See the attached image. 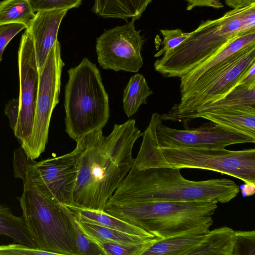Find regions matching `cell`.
Segmentation results:
<instances>
[{"instance_id": "obj_1", "label": "cell", "mask_w": 255, "mask_h": 255, "mask_svg": "<svg viewBox=\"0 0 255 255\" xmlns=\"http://www.w3.org/2000/svg\"><path fill=\"white\" fill-rule=\"evenodd\" d=\"M142 132L134 119L115 124L104 136L102 129L92 131L76 141L72 151L77 174L75 206L104 211L105 206L132 167V148Z\"/></svg>"}, {"instance_id": "obj_2", "label": "cell", "mask_w": 255, "mask_h": 255, "mask_svg": "<svg viewBox=\"0 0 255 255\" xmlns=\"http://www.w3.org/2000/svg\"><path fill=\"white\" fill-rule=\"evenodd\" d=\"M180 170L132 167L107 204L202 201L227 203L239 193V186L231 179L192 181L185 178Z\"/></svg>"}, {"instance_id": "obj_3", "label": "cell", "mask_w": 255, "mask_h": 255, "mask_svg": "<svg viewBox=\"0 0 255 255\" xmlns=\"http://www.w3.org/2000/svg\"><path fill=\"white\" fill-rule=\"evenodd\" d=\"M159 119L151 117L142 132V140L132 167L194 168L211 170L255 184V149L167 148L158 145L156 128Z\"/></svg>"}, {"instance_id": "obj_4", "label": "cell", "mask_w": 255, "mask_h": 255, "mask_svg": "<svg viewBox=\"0 0 255 255\" xmlns=\"http://www.w3.org/2000/svg\"><path fill=\"white\" fill-rule=\"evenodd\" d=\"M254 28L255 3L232 9L217 19L202 20L179 46L155 61L154 69L165 77L180 78Z\"/></svg>"}, {"instance_id": "obj_5", "label": "cell", "mask_w": 255, "mask_h": 255, "mask_svg": "<svg viewBox=\"0 0 255 255\" xmlns=\"http://www.w3.org/2000/svg\"><path fill=\"white\" fill-rule=\"evenodd\" d=\"M218 207L213 201L107 204L104 211L159 240L208 232Z\"/></svg>"}, {"instance_id": "obj_6", "label": "cell", "mask_w": 255, "mask_h": 255, "mask_svg": "<svg viewBox=\"0 0 255 255\" xmlns=\"http://www.w3.org/2000/svg\"><path fill=\"white\" fill-rule=\"evenodd\" d=\"M67 72L64 103L65 131L76 142L106 125L110 116L109 96L99 69L87 58Z\"/></svg>"}, {"instance_id": "obj_7", "label": "cell", "mask_w": 255, "mask_h": 255, "mask_svg": "<svg viewBox=\"0 0 255 255\" xmlns=\"http://www.w3.org/2000/svg\"><path fill=\"white\" fill-rule=\"evenodd\" d=\"M18 198L22 217L37 248L54 255H79L71 222L60 208L29 180Z\"/></svg>"}, {"instance_id": "obj_8", "label": "cell", "mask_w": 255, "mask_h": 255, "mask_svg": "<svg viewBox=\"0 0 255 255\" xmlns=\"http://www.w3.org/2000/svg\"><path fill=\"white\" fill-rule=\"evenodd\" d=\"M13 165L15 177L29 180L54 203L75 206L77 168L72 152L35 161L28 157L20 146L14 152Z\"/></svg>"}, {"instance_id": "obj_9", "label": "cell", "mask_w": 255, "mask_h": 255, "mask_svg": "<svg viewBox=\"0 0 255 255\" xmlns=\"http://www.w3.org/2000/svg\"><path fill=\"white\" fill-rule=\"evenodd\" d=\"M64 65L61 56V45L58 40L39 73L32 130L29 140L22 147L31 159L37 158L45 151L52 114L59 102L61 74Z\"/></svg>"}, {"instance_id": "obj_10", "label": "cell", "mask_w": 255, "mask_h": 255, "mask_svg": "<svg viewBox=\"0 0 255 255\" xmlns=\"http://www.w3.org/2000/svg\"><path fill=\"white\" fill-rule=\"evenodd\" d=\"M255 63V42L244 48L239 59L225 71L202 88L181 95L179 103L165 114L162 120L176 122L205 105L225 98L240 83L250 67Z\"/></svg>"}, {"instance_id": "obj_11", "label": "cell", "mask_w": 255, "mask_h": 255, "mask_svg": "<svg viewBox=\"0 0 255 255\" xmlns=\"http://www.w3.org/2000/svg\"><path fill=\"white\" fill-rule=\"evenodd\" d=\"M134 20L105 30L97 39V60L102 68L137 72L143 64L141 52L144 42Z\"/></svg>"}, {"instance_id": "obj_12", "label": "cell", "mask_w": 255, "mask_h": 255, "mask_svg": "<svg viewBox=\"0 0 255 255\" xmlns=\"http://www.w3.org/2000/svg\"><path fill=\"white\" fill-rule=\"evenodd\" d=\"M162 121L161 117L156 128L157 142L161 147L225 148L232 144L255 142V137L211 121L185 129L168 127Z\"/></svg>"}, {"instance_id": "obj_13", "label": "cell", "mask_w": 255, "mask_h": 255, "mask_svg": "<svg viewBox=\"0 0 255 255\" xmlns=\"http://www.w3.org/2000/svg\"><path fill=\"white\" fill-rule=\"evenodd\" d=\"M18 50L19 113L14 131L23 147L31 134L39 83V73L33 42L25 28Z\"/></svg>"}, {"instance_id": "obj_14", "label": "cell", "mask_w": 255, "mask_h": 255, "mask_svg": "<svg viewBox=\"0 0 255 255\" xmlns=\"http://www.w3.org/2000/svg\"><path fill=\"white\" fill-rule=\"evenodd\" d=\"M235 242V231L224 226L159 240L142 255H232Z\"/></svg>"}, {"instance_id": "obj_15", "label": "cell", "mask_w": 255, "mask_h": 255, "mask_svg": "<svg viewBox=\"0 0 255 255\" xmlns=\"http://www.w3.org/2000/svg\"><path fill=\"white\" fill-rule=\"evenodd\" d=\"M68 10L61 9L37 12L26 28L33 42L39 73L51 48L58 41L59 27Z\"/></svg>"}, {"instance_id": "obj_16", "label": "cell", "mask_w": 255, "mask_h": 255, "mask_svg": "<svg viewBox=\"0 0 255 255\" xmlns=\"http://www.w3.org/2000/svg\"><path fill=\"white\" fill-rule=\"evenodd\" d=\"M253 42H255V28L244 32L225 47L180 77V95L184 94L208 71Z\"/></svg>"}, {"instance_id": "obj_17", "label": "cell", "mask_w": 255, "mask_h": 255, "mask_svg": "<svg viewBox=\"0 0 255 255\" xmlns=\"http://www.w3.org/2000/svg\"><path fill=\"white\" fill-rule=\"evenodd\" d=\"M239 107L255 108V85L238 84L225 98L201 106L195 111L182 116L178 122H183L184 128H188L190 121L205 113Z\"/></svg>"}, {"instance_id": "obj_18", "label": "cell", "mask_w": 255, "mask_h": 255, "mask_svg": "<svg viewBox=\"0 0 255 255\" xmlns=\"http://www.w3.org/2000/svg\"><path fill=\"white\" fill-rule=\"evenodd\" d=\"M203 118L255 138V108L239 107L210 112Z\"/></svg>"}, {"instance_id": "obj_19", "label": "cell", "mask_w": 255, "mask_h": 255, "mask_svg": "<svg viewBox=\"0 0 255 255\" xmlns=\"http://www.w3.org/2000/svg\"><path fill=\"white\" fill-rule=\"evenodd\" d=\"M153 0H95L92 10L104 18L138 19Z\"/></svg>"}, {"instance_id": "obj_20", "label": "cell", "mask_w": 255, "mask_h": 255, "mask_svg": "<svg viewBox=\"0 0 255 255\" xmlns=\"http://www.w3.org/2000/svg\"><path fill=\"white\" fill-rule=\"evenodd\" d=\"M66 207L80 222L98 225L133 235L150 238H155L145 231L105 211L83 208L75 206Z\"/></svg>"}, {"instance_id": "obj_21", "label": "cell", "mask_w": 255, "mask_h": 255, "mask_svg": "<svg viewBox=\"0 0 255 255\" xmlns=\"http://www.w3.org/2000/svg\"><path fill=\"white\" fill-rule=\"evenodd\" d=\"M152 93L142 75H132L123 93V109L127 116L130 118L137 112L141 105L146 104L148 97Z\"/></svg>"}, {"instance_id": "obj_22", "label": "cell", "mask_w": 255, "mask_h": 255, "mask_svg": "<svg viewBox=\"0 0 255 255\" xmlns=\"http://www.w3.org/2000/svg\"><path fill=\"white\" fill-rule=\"evenodd\" d=\"M0 235L11 238L14 242L36 248L22 216L13 215L7 206L0 204Z\"/></svg>"}, {"instance_id": "obj_23", "label": "cell", "mask_w": 255, "mask_h": 255, "mask_svg": "<svg viewBox=\"0 0 255 255\" xmlns=\"http://www.w3.org/2000/svg\"><path fill=\"white\" fill-rule=\"evenodd\" d=\"M85 231L94 240L125 244H140L152 241L154 238L133 235L98 225L80 222Z\"/></svg>"}, {"instance_id": "obj_24", "label": "cell", "mask_w": 255, "mask_h": 255, "mask_svg": "<svg viewBox=\"0 0 255 255\" xmlns=\"http://www.w3.org/2000/svg\"><path fill=\"white\" fill-rule=\"evenodd\" d=\"M34 14L27 0H3L0 2V26L21 23L27 27Z\"/></svg>"}, {"instance_id": "obj_25", "label": "cell", "mask_w": 255, "mask_h": 255, "mask_svg": "<svg viewBox=\"0 0 255 255\" xmlns=\"http://www.w3.org/2000/svg\"><path fill=\"white\" fill-rule=\"evenodd\" d=\"M73 226L79 255H106L102 248L85 231L74 214L65 205L58 204Z\"/></svg>"}, {"instance_id": "obj_26", "label": "cell", "mask_w": 255, "mask_h": 255, "mask_svg": "<svg viewBox=\"0 0 255 255\" xmlns=\"http://www.w3.org/2000/svg\"><path fill=\"white\" fill-rule=\"evenodd\" d=\"M94 240L106 255H142L145 251L159 240L155 238L150 242L140 244H125Z\"/></svg>"}, {"instance_id": "obj_27", "label": "cell", "mask_w": 255, "mask_h": 255, "mask_svg": "<svg viewBox=\"0 0 255 255\" xmlns=\"http://www.w3.org/2000/svg\"><path fill=\"white\" fill-rule=\"evenodd\" d=\"M163 37L162 44L163 47L159 50L154 57H158L164 53L170 51L179 46L190 35V32L183 31L182 29H160Z\"/></svg>"}, {"instance_id": "obj_28", "label": "cell", "mask_w": 255, "mask_h": 255, "mask_svg": "<svg viewBox=\"0 0 255 255\" xmlns=\"http://www.w3.org/2000/svg\"><path fill=\"white\" fill-rule=\"evenodd\" d=\"M32 11L37 12L79 7L83 0H27Z\"/></svg>"}, {"instance_id": "obj_29", "label": "cell", "mask_w": 255, "mask_h": 255, "mask_svg": "<svg viewBox=\"0 0 255 255\" xmlns=\"http://www.w3.org/2000/svg\"><path fill=\"white\" fill-rule=\"evenodd\" d=\"M236 242L232 255H255V231H235Z\"/></svg>"}, {"instance_id": "obj_30", "label": "cell", "mask_w": 255, "mask_h": 255, "mask_svg": "<svg viewBox=\"0 0 255 255\" xmlns=\"http://www.w3.org/2000/svg\"><path fill=\"white\" fill-rule=\"evenodd\" d=\"M52 253L16 243L0 246V255H54Z\"/></svg>"}, {"instance_id": "obj_31", "label": "cell", "mask_w": 255, "mask_h": 255, "mask_svg": "<svg viewBox=\"0 0 255 255\" xmlns=\"http://www.w3.org/2000/svg\"><path fill=\"white\" fill-rule=\"evenodd\" d=\"M26 26L21 23H11L0 26V62L4 50L11 40Z\"/></svg>"}, {"instance_id": "obj_32", "label": "cell", "mask_w": 255, "mask_h": 255, "mask_svg": "<svg viewBox=\"0 0 255 255\" xmlns=\"http://www.w3.org/2000/svg\"><path fill=\"white\" fill-rule=\"evenodd\" d=\"M4 113L8 118L9 126L14 132L17 126L19 117V99H13L10 100L5 106Z\"/></svg>"}, {"instance_id": "obj_33", "label": "cell", "mask_w": 255, "mask_h": 255, "mask_svg": "<svg viewBox=\"0 0 255 255\" xmlns=\"http://www.w3.org/2000/svg\"><path fill=\"white\" fill-rule=\"evenodd\" d=\"M187 3V10H191L196 7H209L219 9L224 7L220 0H184Z\"/></svg>"}, {"instance_id": "obj_34", "label": "cell", "mask_w": 255, "mask_h": 255, "mask_svg": "<svg viewBox=\"0 0 255 255\" xmlns=\"http://www.w3.org/2000/svg\"><path fill=\"white\" fill-rule=\"evenodd\" d=\"M239 84H244L247 86L255 85V63L250 67Z\"/></svg>"}, {"instance_id": "obj_35", "label": "cell", "mask_w": 255, "mask_h": 255, "mask_svg": "<svg viewBox=\"0 0 255 255\" xmlns=\"http://www.w3.org/2000/svg\"><path fill=\"white\" fill-rule=\"evenodd\" d=\"M227 5L232 9H239L255 3V0H224Z\"/></svg>"}]
</instances>
